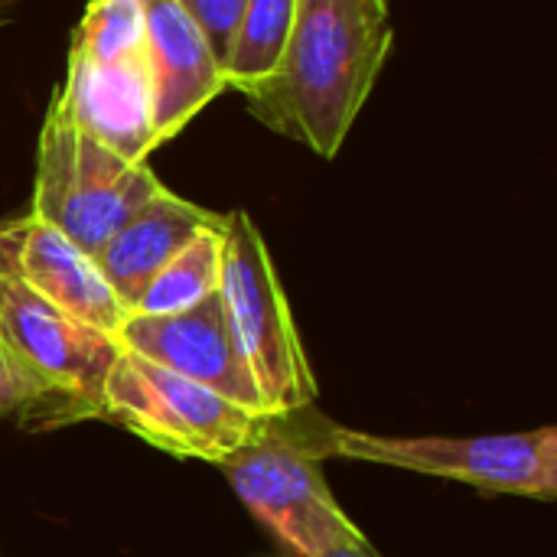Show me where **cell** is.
<instances>
[{
    "label": "cell",
    "mask_w": 557,
    "mask_h": 557,
    "mask_svg": "<svg viewBox=\"0 0 557 557\" xmlns=\"http://www.w3.org/2000/svg\"><path fill=\"white\" fill-rule=\"evenodd\" d=\"M52 104L65 121L124 160L147 163V153L157 150L147 52L117 62L69 59L65 82L52 91Z\"/></svg>",
    "instance_id": "obj_11"
},
{
    "label": "cell",
    "mask_w": 557,
    "mask_h": 557,
    "mask_svg": "<svg viewBox=\"0 0 557 557\" xmlns=\"http://www.w3.org/2000/svg\"><path fill=\"white\" fill-rule=\"evenodd\" d=\"M13 3H16V0H0V26L10 20V13H13Z\"/></svg>",
    "instance_id": "obj_19"
},
{
    "label": "cell",
    "mask_w": 557,
    "mask_h": 557,
    "mask_svg": "<svg viewBox=\"0 0 557 557\" xmlns=\"http://www.w3.org/2000/svg\"><path fill=\"white\" fill-rule=\"evenodd\" d=\"M160 189L163 183L147 163L124 160L49 104L36 147L29 215L42 219L95 258L98 248Z\"/></svg>",
    "instance_id": "obj_4"
},
{
    "label": "cell",
    "mask_w": 557,
    "mask_h": 557,
    "mask_svg": "<svg viewBox=\"0 0 557 557\" xmlns=\"http://www.w3.org/2000/svg\"><path fill=\"white\" fill-rule=\"evenodd\" d=\"M147 7V75L157 147L176 137L228 82L202 29L176 0H144Z\"/></svg>",
    "instance_id": "obj_10"
},
{
    "label": "cell",
    "mask_w": 557,
    "mask_h": 557,
    "mask_svg": "<svg viewBox=\"0 0 557 557\" xmlns=\"http://www.w3.org/2000/svg\"><path fill=\"white\" fill-rule=\"evenodd\" d=\"M0 418H13L23 431H55L49 401L23 375L13 356L0 346Z\"/></svg>",
    "instance_id": "obj_16"
},
{
    "label": "cell",
    "mask_w": 557,
    "mask_h": 557,
    "mask_svg": "<svg viewBox=\"0 0 557 557\" xmlns=\"http://www.w3.org/2000/svg\"><path fill=\"white\" fill-rule=\"evenodd\" d=\"M219 300L232 343L255 379L268 414L317 405V379L271 248L245 209L225 215Z\"/></svg>",
    "instance_id": "obj_3"
},
{
    "label": "cell",
    "mask_w": 557,
    "mask_h": 557,
    "mask_svg": "<svg viewBox=\"0 0 557 557\" xmlns=\"http://www.w3.org/2000/svg\"><path fill=\"white\" fill-rule=\"evenodd\" d=\"M333 431L336 421L317 405L264 414L258 431L219 463L251 516L300 557L359 535L323 476Z\"/></svg>",
    "instance_id": "obj_2"
},
{
    "label": "cell",
    "mask_w": 557,
    "mask_h": 557,
    "mask_svg": "<svg viewBox=\"0 0 557 557\" xmlns=\"http://www.w3.org/2000/svg\"><path fill=\"white\" fill-rule=\"evenodd\" d=\"M294 7L297 0H248L245 3L235 36L228 42L225 62H222L228 88L242 91L277 65L290 23H294Z\"/></svg>",
    "instance_id": "obj_14"
},
{
    "label": "cell",
    "mask_w": 557,
    "mask_h": 557,
    "mask_svg": "<svg viewBox=\"0 0 557 557\" xmlns=\"http://www.w3.org/2000/svg\"><path fill=\"white\" fill-rule=\"evenodd\" d=\"M114 339L121 349L163 366L251 414H268L261 392L232 343L219 294L180 313H127Z\"/></svg>",
    "instance_id": "obj_8"
},
{
    "label": "cell",
    "mask_w": 557,
    "mask_h": 557,
    "mask_svg": "<svg viewBox=\"0 0 557 557\" xmlns=\"http://www.w3.org/2000/svg\"><path fill=\"white\" fill-rule=\"evenodd\" d=\"M395 23L388 0H297L277 65L242 88L251 117L333 160L366 108Z\"/></svg>",
    "instance_id": "obj_1"
},
{
    "label": "cell",
    "mask_w": 557,
    "mask_h": 557,
    "mask_svg": "<svg viewBox=\"0 0 557 557\" xmlns=\"http://www.w3.org/2000/svg\"><path fill=\"white\" fill-rule=\"evenodd\" d=\"M261 418L127 349H121L104 379L98 411V421L176 460H202L212 467L235 454L258 431Z\"/></svg>",
    "instance_id": "obj_5"
},
{
    "label": "cell",
    "mask_w": 557,
    "mask_h": 557,
    "mask_svg": "<svg viewBox=\"0 0 557 557\" xmlns=\"http://www.w3.org/2000/svg\"><path fill=\"white\" fill-rule=\"evenodd\" d=\"M176 3L202 29V36L209 39L212 52L219 55V62H225L228 42L235 36V26H238L242 10H245L248 0H176Z\"/></svg>",
    "instance_id": "obj_17"
},
{
    "label": "cell",
    "mask_w": 557,
    "mask_h": 557,
    "mask_svg": "<svg viewBox=\"0 0 557 557\" xmlns=\"http://www.w3.org/2000/svg\"><path fill=\"white\" fill-rule=\"evenodd\" d=\"M222 242H225V222L215 228H202L196 238H189L144 287L131 313H180L206 297L219 294L222 277Z\"/></svg>",
    "instance_id": "obj_13"
},
{
    "label": "cell",
    "mask_w": 557,
    "mask_h": 557,
    "mask_svg": "<svg viewBox=\"0 0 557 557\" xmlns=\"http://www.w3.org/2000/svg\"><path fill=\"white\" fill-rule=\"evenodd\" d=\"M225 215L212 212L199 202H189L166 186L137 209L95 255V264L108 287L117 294V300L134 310L144 287L153 281V274L202 228L222 225Z\"/></svg>",
    "instance_id": "obj_12"
},
{
    "label": "cell",
    "mask_w": 557,
    "mask_h": 557,
    "mask_svg": "<svg viewBox=\"0 0 557 557\" xmlns=\"http://www.w3.org/2000/svg\"><path fill=\"white\" fill-rule=\"evenodd\" d=\"M147 52V7L144 0H91L69 59L85 62H117Z\"/></svg>",
    "instance_id": "obj_15"
},
{
    "label": "cell",
    "mask_w": 557,
    "mask_h": 557,
    "mask_svg": "<svg viewBox=\"0 0 557 557\" xmlns=\"http://www.w3.org/2000/svg\"><path fill=\"white\" fill-rule=\"evenodd\" d=\"M333 457L457 480L486 493L552 503L557 496V428L493 437H385L336 424Z\"/></svg>",
    "instance_id": "obj_6"
},
{
    "label": "cell",
    "mask_w": 557,
    "mask_h": 557,
    "mask_svg": "<svg viewBox=\"0 0 557 557\" xmlns=\"http://www.w3.org/2000/svg\"><path fill=\"white\" fill-rule=\"evenodd\" d=\"M0 346L42 392L55 428L98 418L104 379L121 356L117 339L55 310L3 268Z\"/></svg>",
    "instance_id": "obj_7"
},
{
    "label": "cell",
    "mask_w": 557,
    "mask_h": 557,
    "mask_svg": "<svg viewBox=\"0 0 557 557\" xmlns=\"http://www.w3.org/2000/svg\"><path fill=\"white\" fill-rule=\"evenodd\" d=\"M0 268L55 310L108 336H117L131 313L101 277L95 258L29 212L0 219Z\"/></svg>",
    "instance_id": "obj_9"
},
{
    "label": "cell",
    "mask_w": 557,
    "mask_h": 557,
    "mask_svg": "<svg viewBox=\"0 0 557 557\" xmlns=\"http://www.w3.org/2000/svg\"><path fill=\"white\" fill-rule=\"evenodd\" d=\"M317 557H382L375 552V545L359 532V535H352V539H346V542H336L333 548H326V552H320Z\"/></svg>",
    "instance_id": "obj_18"
}]
</instances>
